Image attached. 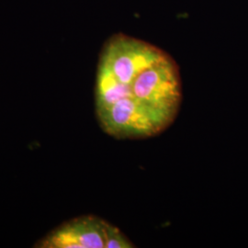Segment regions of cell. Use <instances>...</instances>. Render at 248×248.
Instances as JSON below:
<instances>
[{
  "label": "cell",
  "instance_id": "obj_1",
  "mask_svg": "<svg viewBox=\"0 0 248 248\" xmlns=\"http://www.w3.org/2000/svg\"><path fill=\"white\" fill-rule=\"evenodd\" d=\"M183 98L176 61L155 45L123 33L99 55L96 114L101 129L119 140L157 136L173 124Z\"/></svg>",
  "mask_w": 248,
  "mask_h": 248
},
{
  "label": "cell",
  "instance_id": "obj_2",
  "mask_svg": "<svg viewBox=\"0 0 248 248\" xmlns=\"http://www.w3.org/2000/svg\"><path fill=\"white\" fill-rule=\"evenodd\" d=\"M118 227L96 216H81L51 232L37 244L42 248H108Z\"/></svg>",
  "mask_w": 248,
  "mask_h": 248
}]
</instances>
